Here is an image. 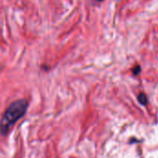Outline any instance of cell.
<instances>
[{
  "label": "cell",
  "instance_id": "cell-3",
  "mask_svg": "<svg viewBox=\"0 0 158 158\" xmlns=\"http://www.w3.org/2000/svg\"><path fill=\"white\" fill-rule=\"evenodd\" d=\"M140 71H141V67H140V66H136V67L133 69V73H134V75H138V74L140 73Z\"/></svg>",
  "mask_w": 158,
  "mask_h": 158
},
{
  "label": "cell",
  "instance_id": "cell-1",
  "mask_svg": "<svg viewBox=\"0 0 158 158\" xmlns=\"http://www.w3.org/2000/svg\"><path fill=\"white\" fill-rule=\"evenodd\" d=\"M28 102L24 99H19L13 102L5 111L0 121V131L3 135L9 132L15 123L19 120L27 112Z\"/></svg>",
  "mask_w": 158,
  "mask_h": 158
},
{
  "label": "cell",
  "instance_id": "cell-2",
  "mask_svg": "<svg viewBox=\"0 0 158 158\" xmlns=\"http://www.w3.org/2000/svg\"><path fill=\"white\" fill-rule=\"evenodd\" d=\"M138 99H139V102H140L142 105H146L147 102H148L147 96H146L144 94H140L139 96H138Z\"/></svg>",
  "mask_w": 158,
  "mask_h": 158
},
{
  "label": "cell",
  "instance_id": "cell-4",
  "mask_svg": "<svg viewBox=\"0 0 158 158\" xmlns=\"http://www.w3.org/2000/svg\"><path fill=\"white\" fill-rule=\"evenodd\" d=\"M97 1H103V0H97Z\"/></svg>",
  "mask_w": 158,
  "mask_h": 158
}]
</instances>
